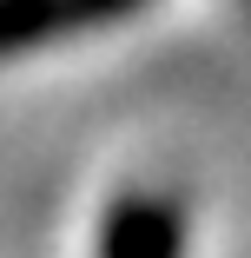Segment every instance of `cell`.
<instances>
[{"label":"cell","instance_id":"6da1fadb","mask_svg":"<svg viewBox=\"0 0 251 258\" xmlns=\"http://www.w3.org/2000/svg\"><path fill=\"white\" fill-rule=\"evenodd\" d=\"M93 258H185V205L159 192H126L99 219Z\"/></svg>","mask_w":251,"mask_h":258},{"label":"cell","instance_id":"7a4b0ae2","mask_svg":"<svg viewBox=\"0 0 251 258\" xmlns=\"http://www.w3.org/2000/svg\"><path fill=\"white\" fill-rule=\"evenodd\" d=\"M139 0H0V53H27V46L66 40L79 27L119 20Z\"/></svg>","mask_w":251,"mask_h":258}]
</instances>
